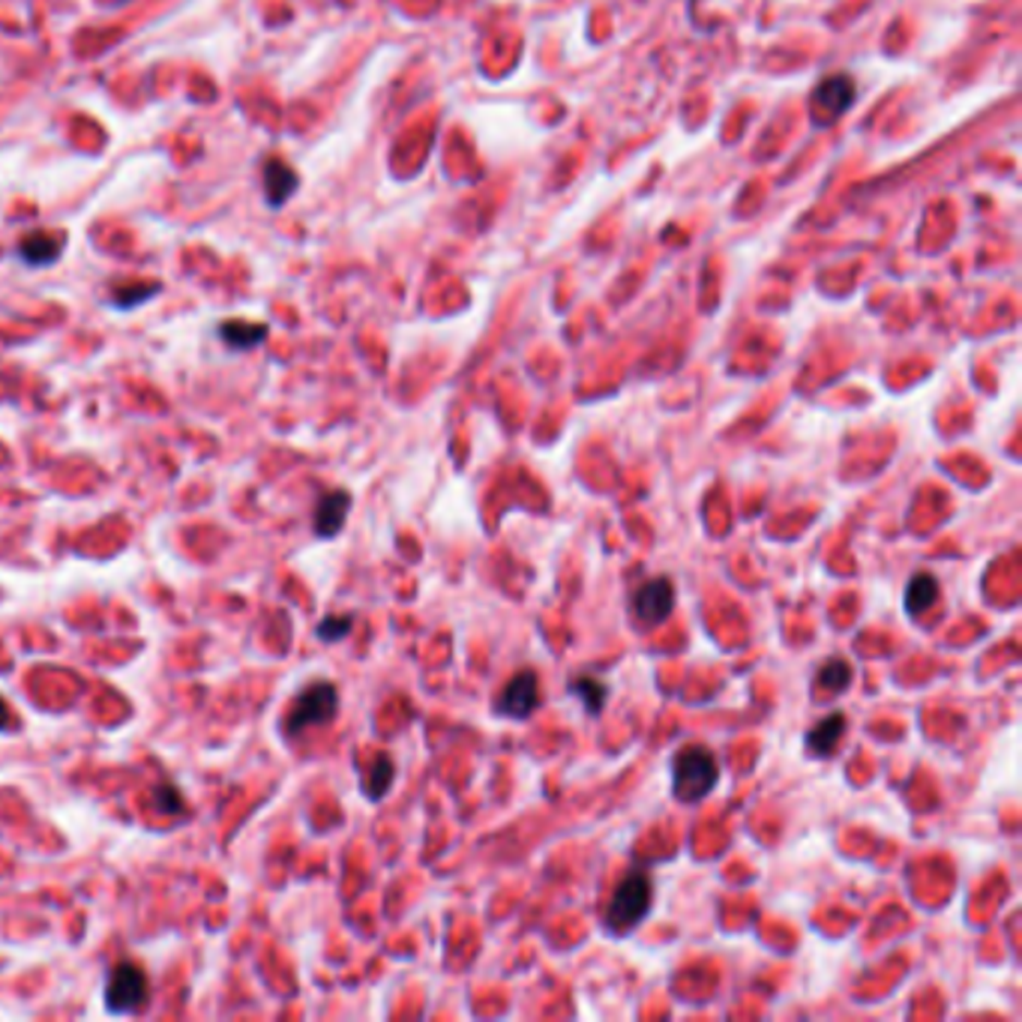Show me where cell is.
Segmentation results:
<instances>
[{
  "mask_svg": "<svg viewBox=\"0 0 1022 1022\" xmlns=\"http://www.w3.org/2000/svg\"><path fill=\"white\" fill-rule=\"evenodd\" d=\"M720 782V762L708 746L690 744L678 750L672 765V789L681 804H698L705 801L714 786Z\"/></svg>",
  "mask_w": 1022,
  "mask_h": 1022,
  "instance_id": "1",
  "label": "cell"
},
{
  "mask_svg": "<svg viewBox=\"0 0 1022 1022\" xmlns=\"http://www.w3.org/2000/svg\"><path fill=\"white\" fill-rule=\"evenodd\" d=\"M654 900V888L645 873H630V876L615 888L609 909H606V929L615 936H626L638 921H645Z\"/></svg>",
  "mask_w": 1022,
  "mask_h": 1022,
  "instance_id": "2",
  "label": "cell"
},
{
  "mask_svg": "<svg viewBox=\"0 0 1022 1022\" xmlns=\"http://www.w3.org/2000/svg\"><path fill=\"white\" fill-rule=\"evenodd\" d=\"M337 686L330 684V681L309 684L301 696L291 702L289 717H285V732L294 738V734H303L306 729H313V726H325V722H330L337 717Z\"/></svg>",
  "mask_w": 1022,
  "mask_h": 1022,
  "instance_id": "3",
  "label": "cell"
},
{
  "mask_svg": "<svg viewBox=\"0 0 1022 1022\" xmlns=\"http://www.w3.org/2000/svg\"><path fill=\"white\" fill-rule=\"evenodd\" d=\"M150 996L147 972L133 960L118 962L106 981V1010L109 1013H138Z\"/></svg>",
  "mask_w": 1022,
  "mask_h": 1022,
  "instance_id": "4",
  "label": "cell"
},
{
  "mask_svg": "<svg viewBox=\"0 0 1022 1022\" xmlns=\"http://www.w3.org/2000/svg\"><path fill=\"white\" fill-rule=\"evenodd\" d=\"M674 609V585L672 579L657 576L648 579L645 585H638L630 597V615L638 626L662 624Z\"/></svg>",
  "mask_w": 1022,
  "mask_h": 1022,
  "instance_id": "5",
  "label": "cell"
},
{
  "mask_svg": "<svg viewBox=\"0 0 1022 1022\" xmlns=\"http://www.w3.org/2000/svg\"><path fill=\"white\" fill-rule=\"evenodd\" d=\"M540 705V684H537V674L531 672V669H522L516 672L507 686L501 690V696L495 702V710L501 714V717H510V720H525L531 717V710Z\"/></svg>",
  "mask_w": 1022,
  "mask_h": 1022,
  "instance_id": "6",
  "label": "cell"
},
{
  "mask_svg": "<svg viewBox=\"0 0 1022 1022\" xmlns=\"http://www.w3.org/2000/svg\"><path fill=\"white\" fill-rule=\"evenodd\" d=\"M349 510L351 492H345V489H333V492L321 495V501L315 507V534H318L321 540L337 537L339 531H342V525H345Z\"/></svg>",
  "mask_w": 1022,
  "mask_h": 1022,
  "instance_id": "7",
  "label": "cell"
},
{
  "mask_svg": "<svg viewBox=\"0 0 1022 1022\" xmlns=\"http://www.w3.org/2000/svg\"><path fill=\"white\" fill-rule=\"evenodd\" d=\"M297 190V174L289 169L282 159H267L265 162V193L270 207H282Z\"/></svg>",
  "mask_w": 1022,
  "mask_h": 1022,
  "instance_id": "8",
  "label": "cell"
},
{
  "mask_svg": "<svg viewBox=\"0 0 1022 1022\" xmlns=\"http://www.w3.org/2000/svg\"><path fill=\"white\" fill-rule=\"evenodd\" d=\"M842 734H845V717H842V714H828L818 726H813V732L806 738V746H810V753H816V756H828L830 750H837Z\"/></svg>",
  "mask_w": 1022,
  "mask_h": 1022,
  "instance_id": "9",
  "label": "cell"
},
{
  "mask_svg": "<svg viewBox=\"0 0 1022 1022\" xmlns=\"http://www.w3.org/2000/svg\"><path fill=\"white\" fill-rule=\"evenodd\" d=\"M938 591H941V585H938V579L933 576V573H917V576H912L909 591H905V609H909V615L917 618V615L926 612V609H933L938 603Z\"/></svg>",
  "mask_w": 1022,
  "mask_h": 1022,
  "instance_id": "10",
  "label": "cell"
},
{
  "mask_svg": "<svg viewBox=\"0 0 1022 1022\" xmlns=\"http://www.w3.org/2000/svg\"><path fill=\"white\" fill-rule=\"evenodd\" d=\"M63 250V238L61 234H49V231H37V234H31L22 241V258H25L27 265L42 267L54 261Z\"/></svg>",
  "mask_w": 1022,
  "mask_h": 1022,
  "instance_id": "11",
  "label": "cell"
},
{
  "mask_svg": "<svg viewBox=\"0 0 1022 1022\" xmlns=\"http://www.w3.org/2000/svg\"><path fill=\"white\" fill-rule=\"evenodd\" d=\"M219 337L231 349H255L267 339V327L250 325V321H226V325H219Z\"/></svg>",
  "mask_w": 1022,
  "mask_h": 1022,
  "instance_id": "12",
  "label": "cell"
},
{
  "mask_svg": "<svg viewBox=\"0 0 1022 1022\" xmlns=\"http://www.w3.org/2000/svg\"><path fill=\"white\" fill-rule=\"evenodd\" d=\"M842 82H845V78H842V75H837V78H828V82H825V85L816 90V109H828L830 118H840L842 111L852 106L854 85L842 87V94H837Z\"/></svg>",
  "mask_w": 1022,
  "mask_h": 1022,
  "instance_id": "13",
  "label": "cell"
},
{
  "mask_svg": "<svg viewBox=\"0 0 1022 1022\" xmlns=\"http://www.w3.org/2000/svg\"><path fill=\"white\" fill-rule=\"evenodd\" d=\"M818 693L822 696H840L845 693V686L852 684V666L845 660H828L822 666V672H818Z\"/></svg>",
  "mask_w": 1022,
  "mask_h": 1022,
  "instance_id": "14",
  "label": "cell"
},
{
  "mask_svg": "<svg viewBox=\"0 0 1022 1022\" xmlns=\"http://www.w3.org/2000/svg\"><path fill=\"white\" fill-rule=\"evenodd\" d=\"M397 777V765H393V758L390 756H378L369 765V774H366V798L369 801H381L387 792H390V782Z\"/></svg>",
  "mask_w": 1022,
  "mask_h": 1022,
  "instance_id": "15",
  "label": "cell"
},
{
  "mask_svg": "<svg viewBox=\"0 0 1022 1022\" xmlns=\"http://www.w3.org/2000/svg\"><path fill=\"white\" fill-rule=\"evenodd\" d=\"M570 690L576 693L582 702H585V710L588 714H600L606 708V698H609V686L597 681V678H576Z\"/></svg>",
  "mask_w": 1022,
  "mask_h": 1022,
  "instance_id": "16",
  "label": "cell"
},
{
  "mask_svg": "<svg viewBox=\"0 0 1022 1022\" xmlns=\"http://www.w3.org/2000/svg\"><path fill=\"white\" fill-rule=\"evenodd\" d=\"M150 801H154V810H157V813H171V816H178V813L186 810V801H183L181 789H178L174 782H159V786H154Z\"/></svg>",
  "mask_w": 1022,
  "mask_h": 1022,
  "instance_id": "17",
  "label": "cell"
},
{
  "mask_svg": "<svg viewBox=\"0 0 1022 1022\" xmlns=\"http://www.w3.org/2000/svg\"><path fill=\"white\" fill-rule=\"evenodd\" d=\"M157 291H159V285H145V282H138V285H126V289L118 291L111 303H114L118 309H133V306H138V303L147 301V297H154Z\"/></svg>",
  "mask_w": 1022,
  "mask_h": 1022,
  "instance_id": "18",
  "label": "cell"
},
{
  "mask_svg": "<svg viewBox=\"0 0 1022 1022\" xmlns=\"http://www.w3.org/2000/svg\"><path fill=\"white\" fill-rule=\"evenodd\" d=\"M351 621L349 615H333V618H325L321 624H318V638H325V642H337V638H345L351 633Z\"/></svg>",
  "mask_w": 1022,
  "mask_h": 1022,
  "instance_id": "19",
  "label": "cell"
},
{
  "mask_svg": "<svg viewBox=\"0 0 1022 1022\" xmlns=\"http://www.w3.org/2000/svg\"><path fill=\"white\" fill-rule=\"evenodd\" d=\"M7 726H13V710L0 698V729H7Z\"/></svg>",
  "mask_w": 1022,
  "mask_h": 1022,
  "instance_id": "20",
  "label": "cell"
}]
</instances>
